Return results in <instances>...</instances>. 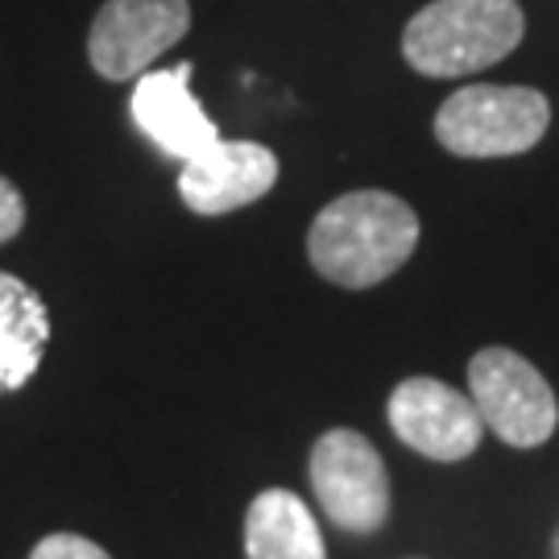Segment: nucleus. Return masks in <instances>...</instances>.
<instances>
[{
  "label": "nucleus",
  "mask_w": 559,
  "mask_h": 559,
  "mask_svg": "<svg viewBox=\"0 0 559 559\" xmlns=\"http://www.w3.org/2000/svg\"><path fill=\"white\" fill-rule=\"evenodd\" d=\"M419 245L415 207L390 191H348L307 233V258L344 290H369L399 274Z\"/></svg>",
  "instance_id": "nucleus-1"
},
{
  "label": "nucleus",
  "mask_w": 559,
  "mask_h": 559,
  "mask_svg": "<svg viewBox=\"0 0 559 559\" xmlns=\"http://www.w3.org/2000/svg\"><path fill=\"white\" fill-rule=\"evenodd\" d=\"M522 34L526 17L519 0H431L406 25L402 55L419 75L460 80L501 62Z\"/></svg>",
  "instance_id": "nucleus-2"
},
{
  "label": "nucleus",
  "mask_w": 559,
  "mask_h": 559,
  "mask_svg": "<svg viewBox=\"0 0 559 559\" xmlns=\"http://www.w3.org/2000/svg\"><path fill=\"white\" fill-rule=\"evenodd\" d=\"M551 124V104L535 87L473 83L436 112V138L456 158H514L535 150Z\"/></svg>",
  "instance_id": "nucleus-3"
},
{
  "label": "nucleus",
  "mask_w": 559,
  "mask_h": 559,
  "mask_svg": "<svg viewBox=\"0 0 559 559\" xmlns=\"http://www.w3.org/2000/svg\"><path fill=\"white\" fill-rule=\"evenodd\" d=\"M468 399L480 423L510 448H539L556 436L559 402L531 360L514 348H480L468 360Z\"/></svg>",
  "instance_id": "nucleus-4"
},
{
  "label": "nucleus",
  "mask_w": 559,
  "mask_h": 559,
  "mask_svg": "<svg viewBox=\"0 0 559 559\" xmlns=\"http://www.w3.org/2000/svg\"><path fill=\"white\" fill-rule=\"evenodd\" d=\"M311 485L316 501L340 531L373 535L390 519V477L378 448L360 431L336 427L311 448Z\"/></svg>",
  "instance_id": "nucleus-5"
},
{
  "label": "nucleus",
  "mask_w": 559,
  "mask_h": 559,
  "mask_svg": "<svg viewBox=\"0 0 559 559\" xmlns=\"http://www.w3.org/2000/svg\"><path fill=\"white\" fill-rule=\"evenodd\" d=\"M187 0H104L87 34V59L104 80H141L150 62L187 38Z\"/></svg>",
  "instance_id": "nucleus-6"
},
{
  "label": "nucleus",
  "mask_w": 559,
  "mask_h": 559,
  "mask_svg": "<svg viewBox=\"0 0 559 559\" xmlns=\"http://www.w3.org/2000/svg\"><path fill=\"white\" fill-rule=\"evenodd\" d=\"M390 427L427 460H468L480 448V415L468 394L436 378H406L390 394Z\"/></svg>",
  "instance_id": "nucleus-7"
},
{
  "label": "nucleus",
  "mask_w": 559,
  "mask_h": 559,
  "mask_svg": "<svg viewBox=\"0 0 559 559\" xmlns=\"http://www.w3.org/2000/svg\"><path fill=\"white\" fill-rule=\"evenodd\" d=\"M278 182V158L261 141H216L182 162L179 195L195 216H228L258 203Z\"/></svg>",
  "instance_id": "nucleus-8"
},
{
  "label": "nucleus",
  "mask_w": 559,
  "mask_h": 559,
  "mask_svg": "<svg viewBox=\"0 0 559 559\" xmlns=\"http://www.w3.org/2000/svg\"><path fill=\"white\" fill-rule=\"evenodd\" d=\"M133 120L162 154L179 162L221 141L216 120L191 96V62H179L170 71H145L133 87Z\"/></svg>",
  "instance_id": "nucleus-9"
},
{
  "label": "nucleus",
  "mask_w": 559,
  "mask_h": 559,
  "mask_svg": "<svg viewBox=\"0 0 559 559\" xmlns=\"http://www.w3.org/2000/svg\"><path fill=\"white\" fill-rule=\"evenodd\" d=\"M50 344V311L17 274L0 270V394H13L38 373Z\"/></svg>",
  "instance_id": "nucleus-10"
},
{
  "label": "nucleus",
  "mask_w": 559,
  "mask_h": 559,
  "mask_svg": "<svg viewBox=\"0 0 559 559\" xmlns=\"http://www.w3.org/2000/svg\"><path fill=\"white\" fill-rule=\"evenodd\" d=\"M245 559H328L320 522L290 489H265L245 514Z\"/></svg>",
  "instance_id": "nucleus-11"
},
{
  "label": "nucleus",
  "mask_w": 559,
  "mask_h": 559,
  "mask_svg": "<svg viewBox=\"0 0 559 559\" xmlns=\"http://www.w3.org/2000/svg\"><path fill=\"white\" fill-rule=\"evenodd\" d=\"M29 559H112L100 543L83 539V535H46V539L29 551Z\"/></svg>",
  "instance_id": "nucleus-12"
},
{
  "label": "nucleus",
  "mask_w": 559,
  "mask_h": 559,
  "mask_svg": "<svg viewBox=\"0 0 559 559\" xmlns=\"http://www.w3.org/2000/svg\"><path fill=\"white\" fill-rule=\"evenodd\" d=\"M25 228V200L13 182L0 175V245L13 240Z\"/></svg>",
  "instance_id": "nucleus-13"
}]
</instances>
